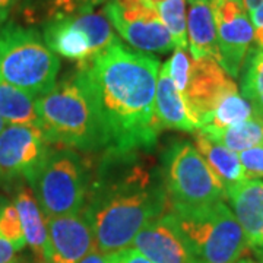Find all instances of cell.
<instances>
[{
  "label": "cell",
  "instance_id": "cell-1",
  "mask_svg": "<svg viewBox=\"0 0 263 263\" xmlns=\"http://www.w3.org/2000/svg\"><path fill=\"white\" fill-rule=\"evenodd\" d=\"M76 67V79L107 135L108 149L152 148L161 130L155 117L158 59L117 40Z\"/></svg>",
  "mask_w": 263,
  "mask_h": 263
},
{
  "label": "cell",
  "instance_id": "cell-2",
  "mask_svg": "<svg viewBox=\"0 0 263 263\" xmlns=\"http://www.w3.org/2000/svg\"><path fill=\"white\" fill-rule=\"evenodd\" d=\"M168 208L161 168L145 149H105L89 173L82 214L101 253L130 246Z\"/></svg>",
  "mask_w": 263,
  "mask_h": 263
},
{
  "label": "cell",
  "instance_id": "cell-3",
  "mask_svg": "<svg viewBox=\"0 0 263 263\" xmlns=\"http://www.w3.org/2000/svg\"><path fill=\"white\" fill-rule=\"evenodd\" d=\"M189 263H234L249 250L245 233L224 200L202 206H168L164 214Z\"/></svg>",
  "mask_w": 263,
  "mask_h": 263
},
{
  "label": "cell",
  "instance_id": "cell-4",
  "mask_svg": "<svg viewBox=\"0 0 263 263\" xmlns=\"http://www.w3.org/2000/svg\"><path fill=\"white\" fill-rule=\"evenodd\" d=\"M38 127L50 145L100 152L108 149L107 135L88 95L73 75L63 78L35 101Z\"/></svg>",
  "mask_w": 263,
  "mask_h": 263
},
{
  "label": "cell",
  "instance_id": "cell-5",
  "mask_svg": "<svg viewBox=\"0 0 263 263\" xmlns=\"http://www.w3.org/2000/svg\"><path fill=\"white\" fill-rule=\"evenodd\" d=\"M60 60L35 28L8 22L0 29V82L41 97L56 85Z\"/></svg>",
  "mask_w": 263,
  "mask_h": 263
},
{
  "label": "cell",
  "instance_id": "cell-6",
  "mask_svg": "<svg viewBox=\"0 0 263 263\" xmlns=\"http://www.w3.org/2000/svg\"><path fill=\"white\" fill-rule=\"evenodd\" d=\"M88 183V164L73 149L57 148L50 149L29 186L48 219L82 212Z\"/></svg>",
  "mask_w": 263,
  "mask_h": 263
},
{
  "label": "cell",
  "instance_id": "cell-7",
  "mask_svg": "<svg viewBox=\"0 0 263 263\" xmlns=\"http://www.w3.org/2000/svg\"><path fill=\"white\" fill-rule=\"evenodd\" d=\"M168 206H202L226 199V187L190 142L170 143L161 157Z\"/></svg>",
  "mask_w": 263,
  "mask_h": 263
},
{
  "label": "cell",
  "instance_id": "cell-8",
  "mask_svg": "<svg viewBox=\"0 0 263 263\" xmlns=\"http://www.w3.org/2000/svg\"><path fill=\"white\" fill-rule=\"evenodd\" d=\"M43 38L53 53L73 60L76 66L89 62L119 40L110 21L101 12L53 19L44 25Z\"/></svg>",
  "mask_w": 263,
  "mask_h": 263
},
{
  "label": "cell",
  "instance_id": "cell-9",
  "mask_svg": "<svg viewBox=\"0 0 263 263\" xmlns=\"http://www.w3.org/2000/svg\"><path fill=\"white\" fill-rule=\"evenodd\" d=\"M216 28L221 66L231 78L240 75L253 43L254 27L241 0H209Z\"/></svg>",
  "mask_w": 263,
  "mask_h": 263
},
{
  "label": "cell",
  "instance_id": "cell-10",
  "mask_svg": "<svg viewBox=\"0 0 263 263\" xmlns=\"http://www.w3.org/2000/svg\"><path fill=\"white\" fill-rule=\"evenodd\" d=\"M50 152V143L38 126L10 124L0 132V181L34 179Z\"/></svg>",
  "mask_w": 263,
  "mask_h": 263
},
{
  "label": "cell",
  "instance_id": "cell-11",
  "mask_svg": "<svg viewBox=\"0 0 263 263\" xmlns=\"http://www.w3.org/2000/svg\"><path fill=\"white\" fill-rule=\"evenodd\" d=\"M237 91V85L226 69L214 57L193 59L190 65L189 82L183 100L193 122L199 127L219 100Z\"/></svg>",
  "mask_w": 263,
  "mask_h": 263
},
{
  "label": "cell",
  "instance_id": "cell-12",
  "mask_svg": "<svg viewBox=\"0 0 263 263\" xmlns=\"http://www.w3.org/2000/svg\"><path fill=\"white\" fill-rule=\"evenodd\" d=\"M48 263H81L97 249L92 230L82 212L47 219Z\"/></svg>",
  "mask_w": 263,
  "mask_h": 263
},
{
  "label": "cell",
  "instance_id": "cell-13",
  "mask_svg": "<svg viewBox=\"0 0 263 263\" xmlns=\"http://www.w3.org/2000/svg\"><path fill=\"white\" fill-rule=\"evenodd\" d=\"M231 211L249 247L263 252V180H243L226 189Z\"/></svg>",
  "mask_w": 263,
  "mask_h": 263
},
{
  "label": "cell",
  "instance_id": "cell-14",
  "mask_svg": "<svg viewBox=\"0 0 263 263\" xmlns=\"http://www.w3.org/2000/svg\"><path fill=\"white\" fill-rule=\"evenodd\" d=\"M103 13L114 25L117 32L132 47L145 53H168L174 48L168 29L158 15L146 18L124 19L114 8L113 2H107Z\"/></svg>",
  "mask_w": 263,
  "mask_h": 263
},
{
  "label": "cell",
  "instance_id": "cell-15",
  "mask_svg": "<svg viewBox=\"0 0 263 263\" xmlns=\"http://www.w3.org/2000/svg\"><path fill=\"white\" fill-rule=\"evenodd\" d=\"M132 245L152 263H189L184 247L164 215L141 230Z\"/></svg>",
  "mask_w": 263,
  "mask_h": 263
},
{
  "label": "cell",
  "instance_id": "cell-16",
  "mask_svg": "<svg viewBox=\"0 0 263 263\" xmlns=\"http://www.w3.org/2000/svg\"><path fill=\"white\" fill-rule=\"evenodd\" d=\"M155 117L160 127L181 132H196L197 126L187 111L183 95L173 82L168 66L164 63L160 69L155 91Z\"/></svg>",
  "mask_w": 263,
  "mask_h": 263
},
{
  "label": "cell",
  "instance_id": "cell-17",
  "mask_svg": "<svg viewBox=\"0 0 263 263\" xmlns=\"http://www.w3.org/2000/svg\"><path fill=\"white\" fill-rule=\"evenodd\" d=\"M187 2V44L193 59L214 57L221 63L216 28L209 0Z\"/></svg>",
  "mask_w": 263,
  "mask_h": 263
},
{
  "label": "cell",
  "instance_id": "cell-18",
  "mask_svg": "<svg viewBox=\"0 0 263 263\" xmlns=\"http://www.w3.org/2000/svg\"><path fill=\"white\" fill-rule=\"evenodd\" d=\"M13 205L18 211L27 245L37 256L40 263H48V231L47 219L38 205L34 193L27 187L16 192Z\"/></svg>",
  "mask_w": 263,
  "mask_h": 263
},
{
  "label": "cell",
  "instance_id": "cell-19",
  "mask_svg": "<svg viewBox=\"0 0 263 263\" xmlns=\"http://www.w3.org/2000/svg\"><path fill=\"white\" fill-rule=\"evenodd\" d=\"M196 149L226 189L246 180L245 168L240 162L238 154L214 141L203 132L197 130Z\"/></svg>",
  "mask_w": 263,
  "mask_h": 263
},
{
  "label": "cell",
  "instance_id": "cell-20",
  "mask_svg": "<svg viewBox=\"0 0 263 263\" xmlns=\"http://www.w3.org/2000/svg\"><path fill=\"white\" fill-rule=\"evenodd\" d=\"M108 0H24L22 15L28 24H43L57 18L94 12Z\"/></svg>",
  "mask_w": 263,
  "mask_h": 263
},
{
  "label": "cell",
  "instance_id": "cell-21",
  "mask_svg": "<svg viewBox=\"0 0 263 263\" xmlns=\"http://www.w3.org/2000/svg\"><path fill=\"white\" fill-rule=\"evenodd\" d=\"M256 113L254 107L241 97L238 89L233 91L219 100L215 108L208 114L197 127V130L215 132L222 130L227 127L235 126L238 123H243L252 119Z\"/></svg>",
  "mask_w": 263,
  "mask_h": 263
},
{
  "label": "cell",
  "instance_id": "cell-22",
  "mask_svg": "<svg viewBox=\"0 0 263 263\" xmlns=\"http://www.w3.org/2000/svg\"><path fill=\"white\" fill-rule=\"evenodd\" d=\"M203 133L235 154H240L254 146H263V114L256 111L253 117L246 122L222 130Z\"/></svg>",
  "mask_w": 263,
  "mask_h": 263
},
{
  "label": "cell",
  "instance_id": "cell-23",
  "mask_svg": "<svg viewBox=\"0 0 263 263\" xmlns=\"http://www.w3.org/2000/svg\"><path fill=\"white\" fill-rule=\"evenodd\" d=\"M37 98L15 86L0 82V117L10 124L38 126Z\"/></svg>",
  "mask_w": 263,
  "mask_h": 263
},
{
  "label": "cell",
  "instance_id": "cell-24",
  "mask_svg": "<svg viewBox=\"0 0 263 263\" xmlns=\"http://www.w3.org/2000/svg\"><path fill=\"white\" fill-rule=\"evenodd\" d=\"M243 65V97L253 105L257 113L263 114V50L250 48Z\"/></svg>",
  "mask_w": 263,
  "mask_h": 263
},
{
  "label": "cell",
  "instance_id": "cell-25",
  "mask_svg": "<svg viewBox=\"0 0 263 263\" xmlns=\"http://www.w3.org/2000/svg\"><path fill=\"white\" fill-rule=\"evenodd\" d=\"M155 9L161 22L168 29L174 48H187L186 0H164Z\"/></svg>",
  "mask_w": 263,
  "mask_h": 263
},
{
  "label": "cell",
  "instance_id": "cell-26",
  "mask_svg": "<svg viewBox=\"0 0 263 263\" xmlns=\"http://www.w3.org/2000/svg\"><path fill=\"white\" fill-rule=\"evenodd\" d=\"M0 235L5 237L16 250H22L27 240L24 235L21 218L12 202H0Z\"/></svg>",
  "mask_w": 263,
  "mask_h": 263
},
{
  "label": "cell",
  "instance_id": "cell-27",
  "mask_svg": "<svg viewBox=\"0 0 263 263\" xmlns=\"http://www.w3.org/2000/svg\"><path fill=\"white\" fill-rule=\"evenodd\" d=\"M165 63L168 66V73L176 85V88L179 89L180 94H183L187 86L190 65H192L187 48H176L171 59L167 60Z\"/></svg>",
  "mask_w": 263,
  "mask_h": 263
},
{
  "label": "cell",
  "instance_id": "cell-28",
  "mask_svg": "<svg viewBox=\"0 0 263 263\" xmlns=\"http://www.w3.org/2000/svg\"><path fill=\"white\" fill-rule=\"evenodd\" d=\"M247 180H263V146H254L238 154Z\"/></svg>",
  "mask_w": 263,
  "mask_h": 263
},
{
  "label": "cell",
  "instance_id": "cell-29",
  "mask_svg": "<svg viewBox=\"0 0 263 263\" xmlns=\"http://www.w3.org/2000/svg\"><path fill=\"white\" fill-rule=\"evenodd\" d=\"M105 263H152L136 249H122L105 254Z\"/></svg>",
  "mask_w": 263,
  "mask_h": 263
},
{
  "label": "cell",
  "instance_id": "cell-30",
  "mask_svg": "<svg viewBox=\"0 0 263 263\" xmlns=\"http://www.w3.org/2000/svg\"><path fill=\"white\" fill-rule=\"evenodd\" d=\"M16 249L9 241L0 235V263H12L15 260Z\"/></svg>",
  "mask_w": 263,
  "mask_h": 263
},
{
  "label": "cell",
  "instance_id": "cell-31",
  "mask_svg": "<svg viewBox=\"0 0 263 263\" xmlns=\"http://www.w3.org/2000/svg\"><path fill=\"white\" fill-rule=\"evenodd\" d=\"M19 0H0V27L9 18L10 12L15 9Z\"/></svg>",
  "mask_w": 263,
  "mask_h": 263
},
{
  "label": "cell",
  "instance_id": "cell-32",
  "mask_svg": "<svg viewBox=\"0 0 263 263\" xmlns=\"http://www.w3.org/2000/svg\"><path fill=\"white\" fill-rule=\"evenodd\" d=\"M81 263H105V254L101 253L98 249H94L92 252L85 256Z\"/></svg>",
  "mask_w": 263,
  "mask_h": 263
},
{
  "label": "cell",
  "instance_id": "cell-33",
  "mask_svg": "<svg viewBox=\"0 0 263 263\" xmlns=\"http://www.w3.org/2000/svg\"><path fill=\"white\" fill-rule=\"evenodd\" d=\"M243 6H245L246 12L249 13V16L253 15L254 10L259 9V6L263 3V0H241Z\"/></svg>",
  "mask_w": 263,
  "mask_h": 263
},
{
  "label": "cell",
  "instance_id": "cell-34",
  "mask_svg": "<svg viewBox=\"0 0 263 263\" xmlns=\"http://www.w3.org/2000/svg\"><path fill=\"white\" fill-rule=\"evenodd\" d=\"M250 19H252L253 27H263V3L259 6V9L254 10Z\"/></svg>",
  "mask_w": 263,
  "mask_h": 263
},
{
  "label": "cell",
  "instance_id": "cell-35",
  "mask_svg": "<svg viewBox=\"0 0 263 263\" xmlns=\"http://www.w3.org/2000/svg\"><path fill=\"white\" fill-rule=\"evenodd\" d=\"M254 44L259 50H263V27H254Z\"/></svg>",
  "mask_w": 263,
  "mask_h": 263
},
{
  "label": "cell",
  "instance_id": "cell-36",
  "mask_svg": "<svg viewBox=\"0 0 263 263\" xmlns=\"http://www.w3.org/2000/svg\"><path fill=\"white\" fill-rule=\"evenodd\" d=\"M148 2H149L152 6H155V8H157V6H158L160 3H162L164 0H148Z\"/></svg>",
  "mask_w": 263,
  "mask_h": 263
},
{
  "label": "cell",
  "instance_id": "cell-37",
  "mask_svg": "<svg viewBox=\"0 0 263 263\" xmlns=\"http://www.w3.org/2000/svg\"><path fill=\"white\" fill-rule=\"evenodd\" d=\"M234 263H256V262L250 260V259H240V260H237V262H234Z\"/></svg>",
  "mask_w": 263,
  "mask_h": 263
},
{
  "label": "cell",
  "instance_id": "cell-38",
  "mask_svg": "<svg viewBox=\"0 0 263 263\" xmlns=\"http://www.w3.org/2000/svg\"><path fill=\"white\" fill-rule=\"evenodd\" d=\"M5 120H3V119H2V117H0V132L3 130V129H5Z\"/></svg>",
  "mask_w": 263,
  "mask_h": 263
},
{
  "label": "cell",
  "instance_id": "cell-39",
  "mask_svg": "<svg viewBox=\"0 0 263 263\" xmlns=\"http://www.w3.org/2000/svg\"><path fill=\"white\" fill-rule=\"evenodd\" d=\"M256 253L259 254V257H260V260L263 262V252H256Z\"/></svg>",
  "mask_w": 263,
  "mask_h": 263
},
{
  "label": "cell",
  "instance_id": "cell-40",
  "mask_svg": "<svg viewBox=\"0 0 263 263\" xmlns=\"http://www.w3.org/2000/svg\"><path fill=\"white\" fill-rule=\"evenodd\" d=\"M12 263H15V262H12Z\"/></svg>",
  "mask_w": 263,
  "mask_h": 263
}]
</instances>
